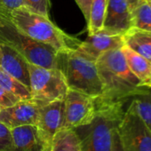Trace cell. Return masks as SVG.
I'll use <instances>...</instances> for the list:
<instances>
[{
    "instance_id": "1",
    "label": "cell",
    "mask_w": 151,
    "mask_h": 151,
    "mask_svg": "<svg viewBox=\"0 0 151 151\" xmlns=\"http://www.w3.org/2000/svg\"><path fill=\"white\" fill-rule=\"evenodd\" d=\"M102 82V93L95 99L96 105L125 104L133 96L147 90L130 70L121 48L102 53L96 60Z\"/></svg>"
},
{
    "instance_id": "2",
    "label": "cell",
    "mask_w": 151,
    "mask_h": 151,
    "mask_svg": "<svg viewBox=\"0 0 151 151\" xmlns=\"http://www.w3.org/2000/svg\"><path fill=\"white\" fill-rule=\"evenodd\" d=\"M10 22L21 33L36 41L51 45L58 52L76 50L82 42L60 29L50 18L35 13L28 7L14 10Z\"/></svg>"
},
{
    "instance_id": "3",
    "label": "cell",
    "mask_w": 151,
    "mask_h": 151,
    "mask_svg": "<svg viewBox=\"0 0 151 151\" xmlns=\"http://www.w3.org/2000/svg\"><path fill=\"white\" fill-rule=\"evenodd\" d=\"M124 103L96 105L93 119L73 130L82 151H112L113 135L124 114Z\"/></svg>"
},
{
    "instance_id": "4",
    "label": "cell",
    "mask_w": 151,
    "mask_h": 151,
    "mask_svg": "<svg viewBox=\"0 0 151 151\" xmlns=\"http://www.w3.org/2000/svg\"><path fill=\"white\" fill-rule=\"evenodd\" d=\"M58 69L64 75L68 89L94 98L101 95L103 86L96 60L78 49L59 52Z\"/></svg>"
},
{
    "instance_id": "5",
    "label": "cell",
    "mask_w": 151,
    "mask_h": 151,
    "mask_svg": "<svg viewBox=\"0 0 151 151\" xmlns=\"http://www.w3.org/2000/svg\"><path fill=\"white\" fill-rule=\"evenodd\" d=\"M0 43L13 46L29 64L47 68H58L59 52L51 45L36 41L21 33L11 22H0Z\"/></svg>"
},
{
    "instance_id": "6",
    "label": "cell",
    "mask_w": 151,
    "mask_h": 151,
    "mask_svg": "<svg viewBox=\"0 0 151 151\" xmlns=\"http://www.w3.org/2000/svg\"><path fill=\"white\" fill-rule=\"evenodd\" d=\"M31 100L41 107L64 100L68 91L66 79L58 68H47L29 63Z\"/></svg>"
},
{
    "instance_id": "7",
    "label": "cell",
    "mask_w": 151,
    "mask_h": 151,
    "mask_svg": "<svg viewBox=\"0 0 151 151\" xmlns=\"http://www.w3.org/2000/svg\"><path fill=\"white\" fill-rule=\"evenodd\" d=\"M117 132L124 151H151V132L137 114L131 100Z\"/></svg>"
},
{
    "instance_id": "8",
    "label": "cell",
    "mask_w": 151,
    "mask_h": 151,
    "mask_svg": "<svg viewBox=\"0 0 151 151\" xmlns=\"http://www.w3.org/2000/svg\"><path fill=\"white\" fill-rule=\"evenodd\" d=\"M94 97L68 89L64 99V122L62 128L74 129L89 124L96 113Z\"/></svg>"
},
{
    "instance_id": "9",
    "label": "cell",
    "mask_w": 151,
    "mask_h": 151,
    "mask_svg": "<svg viewBox=\"0 0 151 151\" xmlns=\"http://www.w3.org/2000/svg\"><path fill=\"white\" fill-rule=\"evenodd\" d=\"M41 106L34 101L21 100L14 105L2 109L0 122L10 128L22 125H37Z\"/></svg>"
},
{
    "instance_id": "10",
    "label": "cell",
    "mask_w": 151,
    "mask_h": 151,
    "mask_svg": "<svg viewBox=\"0 0 151 151\" xmlns=\"http://www.w3.org/2000/svg\"><path fill=\"white\" fill-rule=\"evenodd\" d=\"M124 45V35L112 33L102 29L93 35H88V37L81 42L78 49L97 60L102 53L121 48Z\"/></svg>"
},
{
    "instance_id": "11",
    "label": "cell",
    "mask_w": 151,
    "mask_h": 151,
    "mask_svg": "<svg viewBox=\"0 0 151 151\" xmlns=\"http://www.w3.org/2000/svg\"><path fill=\"white\" fill-rule=\"evenodd\" d=\"M132 28V10L126 0H108L103 29L124 35Z\"/></svg>"
},
{
    "instance_id": "12",
    "label": "cell",
    "mask_w": 151,
    "mask_h": 151,
    "mask_svg": "<svg viewBox=\"0 0 151 151\" xmlns=\"http://www.w3.org/2000/svg\"><path fill=\"white\" fill-rule=\"evenodd\" d=\"M64 100L55 101L40 108L37 127L43 138L49 143L58 131L62 129L64 122Z\"/></svg>"
},
{
    "instance_id": "13",
    "label": "cell",
    "mask_w": 151,
    "mask_h": 151,
    "mask_svg": "<svg viewBox=\"0 0 151 151\" xmlns=\"http://www.w3.org/2000/svg\"><path fill=\"white\" fill-rule=\"evenodd\" d=\"M15 151H50L49 144L36 125H22L11 128Z\"/></svg>"
},
{
    "instance_id": "14",
    "label": "cell",
    "mask_w": 151,
    "mask_h": 151,
    "mask_svg": "<svg viewBox=\"0 0 151 151\" xmlns=\"http://www.w3.org/2000/svg\"><path fill=\"white\" fill-rule=\"evenodd\" d=\"M0 45L2 49L0 67L22 84L29 87V62L13 46L4 43H0Z\"/></svg>"
},
{
    "instance_id": "15",
    "label": "cell",
    "mask_w": 151,
    "mask_h": 151,
    "mask_svg": "<svg viewBox=\"0 0 151 151\" xmlns=\"http://www.w3.org/2000/svg\"><path fill=\"white\" fill-rule=\"evenodd\" d=\"M121 50L130 70L140 81L142 86L151 77V61L126 45H124Z\"/></svg>"
},
{
    "instance_id": "16",
    "label": "cell",
    "mask_w": 151,
    "mask_h": 151,
    "mask_svg": "<svg viewBox=\"0 0 151 151\" xmlns=\"http://www.w3.org/2000/svg\"><path fill=\"white\" fill-rule=\"evenodd\" d=\"M124 45L151 61V31L132 28L124 34Z\"/></svg>"
},
{
    "instance_id": "17",
    "label": "cell",
    "mask_w": 151,
    "mask_h": 151,
    "mask_svg": "<svg viewBox=\"0 0 151 151\" xmlns=\"http://www.w3.org/2000/svg\"><path fill=\"white\" fill-rule=\"evenodd\" d=\"M50 151H82L79 139L73 129L62 128L56 132Z\"/></svg>"
},
{
    "instance_id": "18",
    "label": "cell",
    "mask_w": 151,
    "mask_h": 151,
    "mask_svg": "<svg viewBox=\"0 0 151 151\" xmlns=\"http://www.w3.org/2000/svg\"><path fill=\"white\" fill-rule=\"evenodd\" d=\"M107 5L108 0H92L86 22L88 35H93L103 29Z\"/></svg>"
},
{
    "instance_id": "19",
    "label": "cell",
    "mask_w": 151,
    "mask_h": 151,
    "mask_svg": "<svg viewBox=\"0 0 151 151\" xmlns=\"http://www.w3.org/2000/svg\"><path fill=\"white\" fill-rule=\"evenodd\" d=\"M132 28L151 31V5L146 0L139 1L132 7Z\"/></svg>"
},
{
    "instance_id": "20",
    "label": "cell",
    "mask_w": 151,
    "mask_h": 151,
    "mask_svg": "<svg viewBox=\"0 0 151 151\" xmlns=\"http://www.w3.org/2000/svg\"><path fill=\"white\" fill-rule=\"evenodd\" d=\"M0 86L13 93L20 100H30L29 87L22 84L0 67Z\"/></svg>"
},
{
    "instance_id": "21",
    "label": "cell",
    "mask_w": 151,
    "mask_h": 151,
    "mask_svg": "<svg viewBox=\"0 0 151 151\" xmlns=\"http://www.w3.org/2000/svg\"><path fill=\"white\" fill-rule=\"evenodd\" d=\"M131 102L139 116L151 132V90L147 89L133 96Z\"/></svg>"
},
{
    "instance_id": "22",
    "label": "cell",
    "mask_w": 151,
    "mask_h": 151,
    "mask_svg": "<svg viewBox=\"0 0 151 151\" xmlns=\"http://www.w3.org/2000/svg\"><path fill=\"white\" fill-rule=\"evenodd\" d=\"M22 7H28L26 0H0V22H10L12 12Z\"/></svg>"
},
{
    "instance_id": "23",
    "label": "cell",
    "mask_w": 151,
    "mask_h": 151,
    "mask_svg": "<svg viewBox=\"0 0 151 151\" xmlns=\"http://www.w3.org/2000/svg\"><path fill=\"white\" fill-rule=\"evenodd\" d=\"M0 151H15L11 128L2 122H0Z\"/></svg>"
},
{
    "instance_id": "24",
    "label": "cell",
    "mask_w": 151,
    "mask_h": 151,
    "mask_svg": "<svg viewBox=\"0 0 151 151\" xmlns=\"http://www.w3.org/2000/svg\"><path fill=\"white\" fill-rule=\"evenodd\" d=\"M28 7L35 13L50 18L49 10L51 7L50 0H26Z\"/></svg>"
},
{
    "instance_id": "25",
    "label": "cell",
    "mask_w": 151,
    "mask_h": 151,
    "mask_svg": "<svg viewBox=\"0 0 151 151\" xmlns=\"http://www.w3.org/2000/svg\"><path fill=\"white\" fill-rule=\"evenodd\" d=\"M19 101L21 100L18 97L0 86V108L1 109L11 107L17 103Z\"/></svg>"
},
{
    "instance_id": "26",
    "label": "cell",
    "mask_w": 151,
    "mask_h": 151,
    "mask_svg": "<svg viewBox=\"0 0 151 151\" xmlns=\"http://www.w3.org/2000/svg\"><path fill=\"white\" fill-rule=\"evenodd\" d=\"M77 5L78 6V7L80 8L86 22H87L88 20V16H89V10H90V6L92 3V0H75Z\"/></svg>"
},
{
    "instance_id": "27",
    "label": "cell",
    "mask_w": 151,
    "mask_h": 151,
    "mask_svg": "<svg viewBox=\"0 0 151 151\" xmlns=\"http://www.w3.org/2000/svg\"><path fill=\"white\" fill-rule=\"evenodd\" d=\"M112 151H124L120 138H119V134L117 132V129L115 131L114 135H113V147H112Z\"/></svg>"
},
{
    "instance_id": "28",
    "label": "cell",
    "mask_w": 151,
    "mask_h": 151,
    "mask_svg": "<svg viewBox=\"0 0 151 151\" xmlns=\"http://www.w3.org/2000/svg\"><path fill=\"white\" fill-rule=\"evenodd\" d=\"M142 86L143 87H145V88H147V89H149V90H151V77H150V78L145 83V84H143L142 85Z\"/></svg>"
},
{
    "instance_id": "29",
    "label": "cell",
    "mask_w": 151,
    "mask_h": 151,
    "mask_svg": "<svg viewBox=\"0 0 151 151\" xmlns=\"http://www.w3.org/2000/svg\"><path fill=\"white\" fill-rule=\"evenodd\" d=\"M126 1L128 2L130 7H131V9H132V7H133V6L139 1V0H126Z\"/></svg>"
},
{
    "instance_id": "30",
    "label": "cell",
    "mask_w": 151,
    "mask_h": 151,
    "mask_svg": "<svg viewBox=\"0 0 151 151\" xmlns=\"http://www.w3.org/2000/svg\"><path fill=\"white\" fill-rule=\"evenodd\" d=\"M1 57H2V49H1V45H0V61H1Z\"/></svg>"
},
{
    "instance_id": "31",
    "label": "cell",
    "mask_w": 151,
    "mask_h": 151,
    "mask_svg": "<svg viewBox=\"0 0 151 151\" xmlns=\"http://www.w3.org/2000/svg\"><path fill=\"white\" fill-rule=\"evenodd\" d=\"M146 1H147L148 3H151V0H146Z\"/></svg>"
},
{
    "instance_id": "32",
    "label": "cell",
    "mask_w": 151,
    "mask_h": 151,
    "mask_svg": "<svg viewBox=\"0 0 151 151\" xmlns=\"http://www.w3.org/2000/svg\"><path fill=\"white\" fill-rule=\"evenodd\" d=\"M0 111H1V108H0Z\"/></svg>"
},
{
    "instance_id": "33",
    "label": "cell",
    "mask_w": 151,
    "mask_h": 151,
    "mask_svg": "<svg viewBox=\"0 0 151 151\" xmlns=\"http://www.w3.org/2000/svg\"><path fill=\"white\" fill-rule=\"evenodd\" d=\"M150 5H151V3H150Z\"/></svg>"
},
{
    "instance_id": "34",
    "label": "cell",
    "mask_w": 151,
    "mask_h": 151,
    "mask_svg": "<svg viewBox=\"0 0 151 151\" xmlns=\"http://www.w3.org/2000/svg\"><path fill=\"white\" fill-rule=\"evenodd\" d=\"M50 150H51V149H50Z\"/></svg>"
}]
</instances>
